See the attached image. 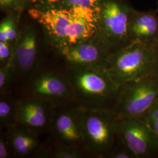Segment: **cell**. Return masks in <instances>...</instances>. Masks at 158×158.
Masks as SVG:
<instances>
[{
	"label": "cell",
	"mask_w": 158,
	"mask_h": 158,
	"mask_svg": "<svg viewBox=\"0 0 158 158\" xmlns=\"http://www.w3.org/2000/svg\"><path fill=\"white\" fill-rule=\"evenodd\" d=\"M53 156L57 158H79L81 157V154L79 148L61 145L55 150Z\"/></svg>",
	"instance_id": "20"
},
{
	"label": "cell",
	"mask_w": 158,
	"mask_h": 158,
	"mask_svg": "<svg viewBox=\"0 0 158 158\" xmlns=\"http://www.w3.org/2000/svg\"><path fill=\"white\" fill-rule=\"evenodd\" d=\"M102 2V0H62L60 4L57 6L97 8L100 7Z\"/></svg>",
	"instance_id": "19"
},
{
	"label": "cell",
	"mask_w": 158,
	"mask_h": 158,
	"mask_svg": "<svg viewBox=\"0 0 158 158\" xmlns=\"http://www.w3.org/2000/svg\"><path fill=\"white\" fill-rule=\"evenodd\" d=\"M154 65L153 45L131 41L109 55L106 69L114 82L119 87L153 74Z\"/></svg>",
	"instance_id": "3"
},
{
	"label": "cell",
	"mask_w": 158,
	"mask_h": 158,
	"mask_svg": "<svg viewBox=\"0 0 158 158\" xmlns=\"http://www.w3.org/2000/svg\"><path fill=\"white\" fill-rule=\"evenodd\" d=\"M15 102L12 104L7 99L0 101V123L9 128L15 124Z\"/></svg>",
	"instance_id": "16"
},
{
	"label": "cell",
	"mask_w": 158,
	"mask_h": 158,
	"mask_svg": "<svg viewBox=\"0 0 158 158\" xmlns=\"http://www.w3.org/2000/svg\"><path fill=\"white\" fill-rule=\"evenodd\" d=\"M32 2L36 4L38 7H49L59 6L62 0H31Z\"/></svg>",
	"instance_id": "25"
},
{
	"label": "cell",
	"mask_w": 158,
	"mask_h": 158,
	"mask_svg": "<svg viewBox=\"0 0 158 158\" xmlns=\"http://www.w3.org/2000/svg\"><path fill=\"white\" fill-rule=\"evenodd\" d=\"M51 125L59 143L64 147H84L81 114L79 105L76 107L53 109Z\"/></svg>",
	"instance_id": "9"
},
{
	"label": "cell",
	"mask_w": 158,
	"mask_h": 158,
	"mask_svg": "<svg viewBox=\"0 0 158 158\" xmlns=\"http://www.w3.org/2000/svg\"><path fill=\"white\" fill-rule=\"evenodd\" d=\"M158 98V77L152 74L119 87L115 112L118 117L139 118Z\"/></svg>",
	"instance_id": "6"
},
{
	"label": "cell",
	"mask_w": 158,
	"mask_h": 158,
	"mask_svg": "<svg viewBox=\"0 0 158 158\" xmlns=\"http://www.w3.org/2000/svg\"><path fill=\"white\" fill-rule=\"evenodd\" d=\"M13 47L12 60L15 71L27 73L35 64L38 53V41L35 29L25 27L19 30Z\"/></svg>",
	"instance_id": "12"
},
{
	"label": "cell",
	"mask_w": 158,
	"mask_h": 158,
	"mask_svg": "<svg viewBox=\"0 0 158 158\" xmlns=\"http://www.w3.org/2000/svg\"><path fill=\"white\" fill-rule=\"evenodd\" d=\"M18 32L17 18L12 15L6 17L0 24V41L10 43L15 42Z\"/></svg>",
	"instance_id": "15"
},
{
	"label": "cell",
	"mask_w": 158,
	"mask_h": 158,
	"mask_svg": "<svg viewBox=\"0 0 158 158\" xmlns=\"http://www.w3.org/2000/svg\"><path fill=\"white\" fill-rule=\"evenodd\" d=\"M24 0H0V6L2 10H11L21 5ZM22 6V5H21Z\"/></svg>",
	"instance_id": "23"
},
{
	"label": "cell",
	"mask_w": 158,
	"mask_h": 158,
	"mask_svg": "<svg viewBox=\"0 0 158 158\" xmlns=\"http://www.w3.org/2000/svg\"><path fill=\"white\" fill-rule=\"evenodd\" d=\"M117 139L135 158H151L158 155V141L152 131L139 119L118 117Z\"/></svg>",
	"instance_id": "7"
},
{
	"label": "cell",
	"mask_w": 158,
	"mask_h": 158,
	"mask_svg": "<svg viewBox=\"0 0 158 158\" xmlns=\"http://www.w3.org/2000/svg\"><path fill=\"white\" fill-rule=\"evenodd\" d=\"M52 103L29 97L15 102V124L36 132L51 124Z\"/></svg>",
	"instance_id": "11"
},
{
	"label": "cell",
	"mask_w": 158,
	"mask_h": 158,
	"mask_svg": "<svg viewBox=\"0 0 158 158\" xmlns=\"http://www.w3.org/2000/svg\"><path fill=\"white\" fill-rule=\"evenodd\" d=\"M155 51V65L153 74L158 77V40L153 44Z\"/></svg>",
	"instance_id": "26"
},
{
	"label": "cell",
	"mask_w": 158,
	"mask_h": 158,
	"mask_svg": "<svg viewBox=\"0 0 158 158\" xmlns=\"http://www.w3.org/2000/svg\"><path fill=\"white\" fill-rule=\"evenodd\" d=\"M132 6L125 0H102L93 38L110 53L131 42L128 23Z\"/></svg>",
	"instance_id": "5"
},
{
	"label": "cell",
	"mask_w": 158,
	"mask_h": 158,
	"mask_svg": "<svg viewBox=\"0 0 158 158\" xmlns=\"http://www.w3.org/2000/svg\"><path fill=\"white\" fill-rule=\"evenodd\" d=\"M79 106L85 149L96 156H107L117 139L118 117L112 110Z\"/></svg>",
	"instance_id": "4"
},
{
	"label": "cell",
	"mask_w": 158,
	"mask_h": 158,
	"mask_svg": "<svg viewBox=\"0 0 158 158\" xmlns=\"http://www.w3.org/2000/svg\"><path fill=\"white\" fill-rule=\"evenodd\" d=\"M100 7H35L31 17L42 25L51 45L57 51L91 39L96 34Z\"/></svg>",
	"instance_id": "1"
},
{
	"label": "cell",
	"mask_w": 158,
	"mask_h": 158,
	"mask_svg": "<svg viewBox=\"0 0 158 158\" xmlns=\"http://www.w3.org/2000/svg\"><path fill=\"white\" fill-rule=\"evenodd\" d=\"M10 44L0 41V62L1 64L8 62L12 55L13 48L11 49Z\"/></svg>",
	"instance_id": "22"
},
{
	"label": "cell",
	"mask_w": 158,
	"mask_h": 158,
	"mask_svg": "<svg viewBox=\"0 0 158 158\" xmlns=\"http://www.w3.org/2000/svg\"><path fill=\"white\" fill-rule=\"evenodd\" d=\"M13 72H15L12 55L10 59L6 62L2 64L0 68V90L2 91L6 87L8 83H9L12 73Z\"/></svg>",
	"instance_id": "18"
},
{
	"label": "cell",
	"mask_w": 158,
	"mask_h": 158,
	"mask_svg": "<svg viewBox=\"0 0 158 158\" xmlns=\"http://www.w3.org/2000/svg\"><path fill=\"white\" fill-rule=\"evenodd\" d=\"M121 147L114 146L108 156L113 158H135L130 150L121 142Z\"/></svg>",
	"instance_id": "21"
},
{
	"label": "cell",
	"mask_w": 158,
	"mask_h": 158,
	"mask_svg": "<svg viewBox=\"0 0 158 158\" xmlns=\"http://www.w3.org/2000/svg\"><path fill=\"white\" fill-rule=\"evenodd\" d=\"M29 97L55 104L74 98L73 90L67 75L45 72L32 79L28 85Z\"/></svg>",
	"instance_id": "8"
},
{
	"label": "cell",
	"mask_w": 158,
	"mask_h": 158,
	"mask_svg": "<svg viewBox=\"0 0 158 158\" xmlns=\"http://www.w3.org/2000/svg\"><path fill=\"white\" fill-rule=\"evenodd\" d=\"M138 119L151 130L158 141V98Z\"/></svg>",
	"instance_id": "17"
},
{
	"label": "cell",
	"mask_w": 158,
	"mask_h": 158,
	"mask_svg": "<svg viewBox=\"0 0 158 158\" xmlns=\"http://www.w3.org/2000/svg\"><path fill=\"white\" fill-rule=\"evenodd\" d=\"M58 51L69 66L106 68L110 54L93 37Z\"/></svg>",
	"instance_id": "10"
},
{
	"label": "cell",
	"mask_w": 158,
	"mask_h": 158,
	"mask_svg": "<svg viewBox=\"0 0 158 158\" xmlns=\"http://www.w3.org/2000/svg\"><path fill=\"white\" fill-rule=\"evenodd\" d=\"M10 146L7 139H6L4 136L0 138V158H6L9 156Z\"/></svg>",
	"instance_id": "24"
},
{
	"label": "cell",
	"mask_w": 158,
	"mask_h": 158,
	"mask_svg": "<svg viewBox=\"0 0 158 158\" xmlns=\"http://www.w3.org/2000/svg\"><path fill=\"white\" fill-rule=\"evenodd\" d=\"M131 41L153 45L158 40V14L156 11H138L133 8L128 23Z\"/></svg>",
	"instance_id": "13"
},
{
	"label": "cell",
	"mask_w": 158,
	"mask_h": 158,
	"mask_svg": "<svg viewBox=\"0 0 158 158\" xmlns=\"http://www.w3.org/2000/svg\"><path fill=\"white\" fill-rule=\"evenodd\" d=\"M9 129L7 140L10 148L16 155L27 156L38 148L39 142L34 131L17 124L9 127Z\"/></svg>",
	"instance_id": "14"
},
{
	"label": "cell",
	"mask_w": 158,
	"mask_h": 158,
	"mask_svg": "<svg viewBox=\"0 0 158 158\" xmlns=\"http://www.w3.org/2000/svg\"><path fill=\"white\" fill-rule=\"evenodd\" d=\"M69 67L67 76L78 105L115 111L119 87L106 68Z\"/></svg>",
	"instance_id": "2"
}]
</instances>
